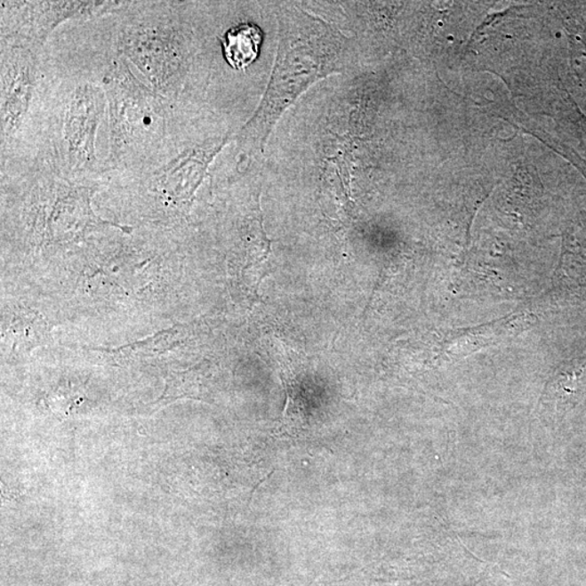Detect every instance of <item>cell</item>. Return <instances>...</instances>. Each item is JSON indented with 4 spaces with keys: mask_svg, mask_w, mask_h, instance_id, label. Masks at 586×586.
Here are the masks:
<instances>
[{
    "mask_svg": "<svg viewBox=\"0 0 586 586\" xmlns=\"http://www.w3.org/2000/svg\"><path fill=\"white\" fill-rule=\"evenodd\" d=\"M275 471H276V470H273L272 471H270L269 474L264 478V479L261 480V481L259 482V484H258L257 486H255V487H254V489L253 490V492H251V497L253 496L255 490H257L258 487H259L261 485L263 484V482L268 481V480L269 479V478L272 477V475L274 474Z\"/></svg>",
    "mask_w": 586,
    "mask_h": 586,
    "instance_id": "6",
    "label": "cell"
},
{
    "mask_svg": "<svg viewBox=\"0 0 586 586\" xmlns=\"http://www.w3.org/2000/svg\"><path fill=\"white\" fill-rule=\"evenodd\" d=\"M48 51L53 76L36 159L28 165L43 167L74 183L96 185L108 174L100 156L101 129L109 127L105 86L90 59L76 49Z\"/></svg>",
    "mask_w": 586,
    "mask_h": 586,
    "instance_id": "1",
    "label": "cell"
},
{
    "mask_svg": "<svg viewBox=\"0 0 586 586\" xmlns=\"http://www.w3.org/2000/svg\"><path fill=\"white\" fill-rule=\"evenodd\" d=\"M84 44L85 48L76 47L95 66L106 90L109 175L137 165L170 135L177 107L150 91L122 58L100 43Z\"/></svg>",
    "mask_w": 586,
    "mask_h": 586,
    "instance_id": "2",
    "label": "cell"
},
{
    "mask_svg": "<svg viewBox=\"0 0 586 586\" xmlns=\"http://www.w3.org/2000/svg\"><path fill=\"white\" fill-rule=\"evenodd\" d=\"M261 43L262 32L253 24L243 23L230 28L221 39L226 61L235 70H245L258 58Z\"/></svg>",
    "mask_w": 586,
    "mask_h": 586,
    "instance_id": "5",
    "label": "cell"
},
{
    "mask_svg": "<svg viewBox=\"0 0 586 586\" xmlns=\"http://www.w3.org/2000/svg\"><path fill=\"white\" fill-rule=\"evenodd\" d=\"M120 2H2V38L46 45L62 23L111 12Z\"/></svg>",
    "mask_w": 586,
    "mask_h": 586,
    "instance_id": "4",
    "label": "cell"
},
{
    "mask_svg": "<svg viewBox=\"0 0 586 586\" xmlns=\"http://www.w3.org/2000/svg\"><path fill=\"white\" fill-rule=\"evenodd\" d=\"M52 76L47 44L2 38V169L36 159Z\"/></svg>",
    "mask_w": 586,
    "mask_h": 586,
    "instance_id": "3",
    "label": "cell"
}]
</instances>
